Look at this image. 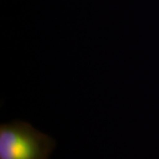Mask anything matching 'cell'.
<instances>
[{
  "label": "cell",
  "instance_id": "cell-1",
  "mask_svg": "<svg viewBox=\"0 0 159 159\" xmlns=\"http://www.w3.org/2000/svg\"><path fill=\"white\" fill-rule=\"evenodd\" d=\"M55 146L52 138L27 122L0 125V159H49Z\"/></svg>",
  "mask_w": 159,
  "mask_h": 159
}]
</instances>
